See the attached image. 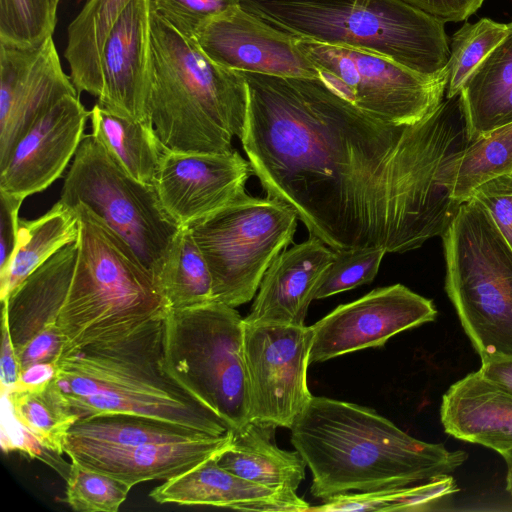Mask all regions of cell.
Segmentation results:
<instances>
[{"label": "cell", "mask_w": 512, "mask_h": 512, "mask_svg": "<svg viewBox=\"0 0 512 512\" xmlns=\"http://www.w3.org/2000/svg\"><path fill=\"white\" fill-rule=\"evenodd\" d=\"M240 141L267 197L288 205L334 250L404 253L442 236L469 143L459 97L414 124L362 112L319 78L242 72Z\"/></svg>", "instance_id": "6da1fadb"}, {"label": "cell", "mask_w": 512, "mask_h": 512, "mask_svg": "<svg viewBox=\"0 0 512 512\" xmlns=\"http://www.w3.org/2000/svg\"><path fill=\"white\" fill-rule=\"evenodd\" d=\"M290 429L312 473L311 494L322 500L420 483L467 459L462 450L410 436L371 408L327 397L313 396Z\"/></svg>", "instance_id": "7a4b0ae2"}, {"label": "cell", "mask_w": 512, "mask_h": 512, "mask_svg": "<svg viewBox=\"0 0 512 512\" xmlns=\"http://www.w3.org/2000/svg\"><path fill=\"white\" fill-rule=\"evenodd\" d=\"M165 319L122 339L62 351L53 382L79 417L130 413L221 436L231 427L163 367Z\"/></svg>", "instance_id": "3957f363"}, {"label": "cell", "mask_w": 512, "mask_h": 512, "mask_svg": "<svg viewBox=\"0 0 512 512\" xmlns=\"http://www.w3.org/2000/svg\"><path fill=\"white\" fill-rule=\"evenodd\" d=\"M248 86L242 72L210 59L153 10L148 112L165 148L223 153L242 137Z\"/></svg>", "instance_id": "277c9868"}, {"label": "cell", "mask_w": 512, "mask_h": 512, "mask_svg": "<svg viewBox=\"0 0 512 512\" xmlns=\"http://www.w3.org/2000/svg\"><path fill=\"white\" fill-rule=\"evenodd\" d=\"M78 215V253L52 330L62 351L122 339L165 319L170 306L159 281L129 244L86 205Z\"/></svg>", "instance_id": "5b68a950"}, {"label": "cell", "mask_w": 512, "mask_h": 512, "mask_svg": "<svg viewBox=\"0 0 512 512\" xmlns=\"http://www.w3.org/2000/svg\"><path fill=\"white\" fill-rule=\"evenodd\" d=\"M240 5L294 38L368 51L424 75L447 69L445 22L403 0H241Z\"/></svg>", "instance_id": "8992f818"}, {"label": "cell", "mask_w": 512, "mask_h": 512, "mask_svg": "<svg viewBox=\"0 0 512 512\" xmlns=\"http://www.w3.org/2000/svg\"><path fill=\"white\" fill-rule=\"evenodd\" d=\"M441 237L445 290L481 362L512 357V247L473 198Z\"/></svg>", "instance_id": "52a82bcc"}, {"label": "cell", "mask_w": 512, "mask_h": 512, "mask_svg": "<svg viewBox=\"0 0 512 512\" xmlns=\"http://www.w3.org/2000/svg\"><path fill=\"white\" fill-rule=\"evenodd\" d=\"M167 375L232 430L251 421L245 322L218 301L170 308L163 332Z\"/></svg>", "instance_id": "ba28073f"}, {"label": "cell", "mask_w": 512, "mask_h": 512, "mask_svg": "<svg viewBox=\"0 0 512 512\" xmlns=\"http://www.w3.org/2000/svg\"><path fill=\"white\" fill-rule=\"evenodd\" d=\"M297 220L283 202L243 191L187 226L210 270L213 300L234 308L252 300L268 267L293 240Z\"/></svg>", "instance_id": "9c48e42d"}, {"label": "cell", "mask_w": 512, "mask_h": 512, "mask_svg": "<svg viewBox=\"0 0 512 512\" xmlns=\"http://www.w3.org/2000/svg\"><path fill=\"white\" fill-rule=\"evenodd\" d=\"M59 200L71 207L86 205L158 280L181 227L163 208L155 186L130 176L92 134L83 136Z\"/></svg>", "instance_id": "30bf717a"}, {"label": "cell", "mask_w": 512, "mask_h": 512, "mask_svg": "<svg viewBox=\"0 0 512 512\" xmlns=\"http://www.w3.org/2000/svg\"><path fill=\"white\" fill-rule=\"evenodd\" d=\"M294 39L319 79L370 116L397 125L414 124L444 101L447 69L429 76L368 51Z\"/></svg>", "instance_id": "8fae6325"}, {"label": "cell", "mask_w": 512, "mask_h": 512, "mask_svg": "<svg viewBox=\"0 0 512 512\" xmlns=\"http://www.w3.org/2000/svg\"><path fill=\"white\" fill-rule=\"evenodd\" d=\"M312 338L311 326L245 322L251 421L290 429L305 410Z\"/></svg>", "instance_id": "7c38bea8"}, {"label": "cell", "mask_w": 512, "mask_h": 512, "mask_svg": "<svg viewBox=\"0 0 512 512\" xmlns=\"http://www.w3.org/2000/svg\"><path fill=\"white\" fill-rule=\"evenodd\" d=\"M436 315L430 299L402 284L376 288L353 302L339 305L311 326L309 362L383 346L396 334L431 322Z\"/></svg>", "instance_id": "4fadbf2b"}, {"label": "cell", "mask_w": 512, "mask_h": 512, "mask_svg": "<svg viewBox=\"0 0 512 512\" xmlns=\"http://www.w3.org/2000/svg\"><path fill=\"white\" fill-rule=\"evenodd\" d=\"M67 95L79 96L53 37L28 47L0 41V168L29 128Z\"/></svg>", "instance_id": "5bb4252c"}, {"label": "cell", "mask_w": 512, "mask_h": 512, "mask_svg": "<svg viewBox=\"0 0 512 512\" xmlns=\"http://www.w3.org/2000/svg\"><path fill=\"white\" fill-rule=\"evenodd\" d=\"M216 63L238 71L289 78H319L313 63L282 32L241 5L208 21L195 35Z\"/></svg>", "instance_id": "9a60e30c"}, {"label": "cell", "mask_w": 512, "mask_h": 512, "mask_svg": "<svg viewBox=\"0 0 512 512\" xmlns=\"http://www.w3.org/2000/svg\"><path fill=\"white\" fill-rule=\"evenodd\" d=\"M251 174L249 161L234 149L187 153L165 148L154 186L165 211L185 227L245 191Z\"/></svg>", "instance_id": "2e32d148"}, {"label": "cell", "mask_w": 512, "mask_h": 512, "mask_svg": "<svg viewBox=\"0 0 512 512\" xmlns=\"http://www.w3.org/2000/svg\"><path fill=\"white\" fill-rule=\"evenodd\" d=\"M77 253V241L67 244L1 301L22 370L54 364L63 350L64 343L52 326L69 288Z\"/></svg>", "instance_id": "e0dca14e"}, {"label": "cell", "mask_w": 512, "mask_h": 512, "mask_svg": "<svg viewBox=\"0 0 512 512\" xmlns=\"http://www.w3.org/2000/svg\"><path fill=\"white\" fill-rule=\"evenodd\" d=\"M90 118L79 96L67 95L21 137L0 168V191L25 199L61 177L74 157Z\"/></svg>", "instance_id": "ac0fdd59"}, {"label": "cell", "mask_w": 512, "mask_h": 512, "mask_svg": "<svg viewBox=\"0 0 512 512\" xmlns=\"http://www.w3.org/2000/svg\"><path fill=\"white\" fill-rule=\"evenodd\" d=\"M150 0H132L112 28L101 56L102 92L98 104L136 121L148 112Z\"/></svg>", "instance_id": "d6986e66"}, {"label": "cell", "mask_w": 512, "mask_h": 512, "mask_svg": "<svg viewBox=\"0 0 512 512\" xmlns=\"http://www.w3.org/2000/svg\"><path fill=\"white\" fill-rule=\"evenodd\" d=\"M232 431L198 440L132 447L66 439L64 453L71 461L108 474L133 487L151 480H169L216 458L230 445Z\"/></svg>", "instance_id": "ffe728a7"}, {"label": "cell", "mask_w": 512, "mask_h": 512, "mask_svg": "<svg viewBox=\"0 0 512 512\" xmlns=\"http://www.w3.org/2000/svg\"><path fill=\"white\" fill-rule=\"evenodd\" d=\"M334 250L320 238L310 237L282 251L262 277L247 323L304 325L320 280Z\"/></svg>", "instance_id": "44dd1931"}, {"label": "cell", "mask_w": 512, "mask_h": 512, "mask_svg": "<svg viewBox=\"0 0 512 512\" xmlns=\"http://www.w3.org/2000/svg\"><path fill=\"white\" fill-rule=\"evenodd\" d=\"M149 496L158 503L242 511L300 512L311 507L296 491L274 490L245 480L220 467L215 458L166 480Z\"/></svg>", "instance_id": "7402d4cb"}, {"label": "cell", "mask_w": 512, "mask_h": 512, "mask_svg": "<svg viewBox=\"0 0 512 512\" xmlns=\"http://www.w3.org/2000/svg\"><path fill=\"white\" fill-rule=\"evenodd\" d=\"M440 419L446 433L459 440L499 454L512 449V393L478 370L448 388Z\"/></svg>", "instance_id": "603a6c76"}, {"label": "cell", "mask_w": 512, "mask_h": 512, "mask_svg": "<svg viewBox=\"0 0 512 512\" xmlns=\"http://www.w3.org/2000/svg\"><path fill=\"white\" fill-rule=\"evenodd\" d=\"M275 427L250 421L232 431L228 448L217 464L250 482L274 490L297 491L305 479L306 462L295 449H280L274 442Z\"/></svg>", "instance_id": "cb8c5ba5"}, {"label": "cell", "mask_w": 512, "mask_h": 512, "mask_svg": "<svg viewBox=\"0 0 512 512\" xmlns=\"http://www.w3.org/2000/svg\"><path fill=\"white\" fill-rule=\"evenodd\" d=\"M469 141L512 123V22L458 95Z\"/></svg>", "instance_id": "d4e9b609"}, {"label": "cell", "mask_w": 512, "mask_h": 512, "mask_svg": "<svg viewBox=\"0 0 512 512\" xmlns=\"http://www.w3.org/2000/svg\"><path fill=\"white\" fill-rule=\"evenodd\" d=\"M132 0H88L67 29L64 57L80 95L102 92L101 56L107 38Z\"/></svg>", "instance_id": "484cf974"}, {"label": "cell", "mask_w": 512, "mask_h": 512, "mask_svg": "<svg viewBox=\"0 0 512 512\" xmlns=\"http://www.w3.org/2000/svg\"><path fill=\"white\" fill-rule=\"evenodd\" d=\"M76 210L58 200L44 215L19 219L18 245L8 269L0 275V299L8 295L36 268L78 239Z\"/></svg>", "instance_id": "4316f807"}, {"label": "cell", "mask_w": 512, "mask_h": 512, "mask_svg": "<svg viewBox=\"0 0 512 512\" xmlns=\"http://www.w3.org/2000/svg\"><path fill=\"white\" fill-rule=\"evenodd\" d=\"M92 135L136 180L154 185L165 150L151 121L116 115L96 103L90 111Z\"/></svg>", "instance_id": "83f0119b"}, {"label": "cell", "mask_w": 512, "mask_h": 512, "mask_svg": "<svg viewBox=\"0 0 512 512\" xmlns=\"http://www.w3.org/2000/svg\"><path fill=\"white\" fill-rule=\"evenodd\" d=\"M208 437L214 436L155 417L130 413H107L79 418L68 431L66 439L132 447Z\"/></svg>", "instance_id": "f1b7e54d"}, {"label": "cell", "mask_w": 512, "mask_h": 512, "mask_svg": "<svg viewBox=\"0 0 512 512\" xmlns=\"http://www.w3.org/2000/svg\"><path fill=\"white\" fill-rule=\"evenodd\" d=\"M6 395L12 415L40 445L64 453L65 439L79 417L71 409L53 379L35 387H15Z\"/></svg>", "instance_id": "f546056e"}, {"label": "cell", "mask_w": 512, "mask_h": 512, "mask_svg": "<svg viewBox=\"0 0 512 512\" xmlns=\"http://www.w3.org/2000/svg\"><path fill=\"white\" fill-rule=\"evenodd\" d=\"M158 281L170 308L213 300L212 277L189 227H181L167 253Z\"/></svg>", "instance_id": "4dcf8cb0"}, {"label": "cell", "mask_w": 512, "mask_h": 512, "mask_svg": "<svg viewBox=\"0 0 512 512\" xmlns=\"http://www.w3.org/2000/svg\"><path fill=\"white\" fill-rule=\"evenodd\" d=\"M457 490L454 478L447 474L407 486L339 494L309 511H425Z\"/></svg>", "instance_id": "1f68e13d"}, {"label": "cell", "mask_w": 512, "mask_h": 512, "mask_svg": "<svg viewBox=\"0 0 512 512\" xmlns=\"http://www.w3.org/2000/svg\"><path fill=\"white\" fill-rule=\"evenodd\" d=\"M512 172V123L469 141L456 172L453 198L469 200L481 184Z\"/></svg>", "instance_id": "d6a6232c"}, {"label": "cell", "mask_w": 512, "mask_h": 512, "mask_svg": "<svg viewBox=\"0 0 512 512\" xmlns=\"http://www.w3.org/2000/svg\"><path fill=\"white\" fill-rule=\"evenodd\" d=\"M507 32L508 24L481 18L475 23H465L453 34L447 63L448 99L459 95L472 71L503 40Z\"/></svg>", "instance_id": "836d02e7"}, {"label": "cell", "mask_w": 512, "mask_h": 512, "mask_svg": "<svg viewBox=\"0 0 512 512\" xmlns=\"http://www.w3.org/2000/svg\"><path fill=\"white\" fill-rule=\"evenodd\" d=\"M60 0H0V41L36 46L53 36Z\"/></svg>", "instance_id": "e575fe53"}, {"label": "cell", "mask_w": 512, "mask_h": 512, "mask_svg": "<svg viewBox=\"0 0 512 512\" xmlns=\"http://www.w3.org/2000/svg\"><path fill=\"white\" fill-rule=\"evenodd\" d=\"M131 488L115 477L72 460L65 502L78 512H117Z\"/></svg>", "instance_id": "d590c367"}, {"label": "cell", "mask_w": 512, "mask_h": 512, "mask_svg": "<svg viewBox=\"0 0 512 512\" xmlns=\"http://www.w3.org/2000/svg\"><path fill=\"white\" fill-rule=\"evenodd\" d=\"M386 253L384 247L334 250L332 262L320 280L314 299L327 298L372 282Z\"/></svg>", "instance_id": "8d00e7d4"}, {"label": "cell", "mask_w": 512, "mask_h": 512, "mask_svg": "<svg viewBox=\"0 0 512 512\" xmlns=\"http://www.w3.org/2000/svg\"><path fill=\"white\" fill-rule=\"evenodd\" d=\"M152 10L182 35L194 39L211 19L240 5L241 0H150Z\"/></svg>", "instance_id": "74e56055"}, {"label": "cell", "mask_w": 512, "mask_h": 512, "mask_svg": "<svg viewBox=\"0 0 512 512\" xmlns=\"http://www.w3.org/2000/svg\"><path fill=\"white\" fill-rule=\"evenodd\" d=\"M471 198L480 202L488 210L512 247V172L481 184Z\"/></svg>", "instance_id": "f35d334b"}, {"label": "cell", "mask_w": 512, "mask_h": 512, "mask_svg": "<svg viewBox=\"0 0 512 512\" xmlns=\"http://www.w3.org/2000/svg\"><path fill=\"white\" fill-rule=\"evenodd\" d=\"M23 201L0 191V275L8 269L18 245V213Z\"/></svg>", "instance_id": "ab89813d"}, {"label": "cell", "mask_w": 512, "mask_h": 512, "mask_svg": "<svg viewBox=\"0 0 512 512\" xmlns=\"http://www.w3.org/2000/svg\"><path fill=\"white\" fill-rule=\"evenodd\" d=\"M443 22L467 20L483 4L484 0H403Z\"/></svg>", "instance_id": "60d3db41"}, {"label": "cell", "mask_w": 512, "mask_h": 512, "mask_svg": "<svg viewBox=\"0 0 512 512\" xmlns=\"http://www.w3.org/2000/svg\"><path fill=\"white\" fill-rule=\"evenodd\" d=\"M2 341L0 358V379L2 393L13 390L20 380L22 367L15 351L6 313L2 310L1 316Z\"/></svg>", "instance_id": "b9f144b4"}, {"label": "cell", "mask_w": 512, "mask_h": 512, "mask_svg": "<svg viewBox=\"0 0 512 512\" xmlns=\"http://www.w3.org/2000/svg\"><path fill=\"white\" fill-rule=\"evenodd\" d=\"M478 371L512 393V357H492L484 360Z\"/></svg>", "instance_id": "7bdbcfd3"}, {"label": "cell", "mask_w": 512, "mask_h": 512, "mask_svg": "<svg viewBox=\"0 0 512 512\" xmlns=\"http://www.w3.org/2000/svg\"><path fill=\"white\" fill-rule=\"evenodd\" d=\"M500 455L505 460L507 466L506 490L512 496V449L504 451Z\"/></svg>", "instance_id": "ee69618b"}]
</instances>
